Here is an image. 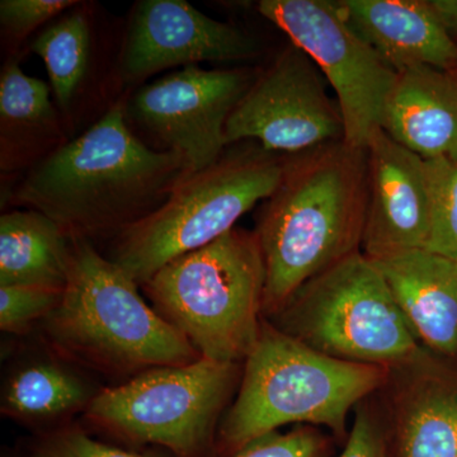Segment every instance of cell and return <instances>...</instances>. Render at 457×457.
Here are the masks:
<instances>
[{
    "instance_id": "obj_22",
    "label": "cell",
    "mask_w": 457,
    "mask_h": 457,
    "mask_svg": "<svg viewBox=\"0 0 457 457\" xmlns=\"http://www.w3.org/2000/svg\"><path fill=\"white\" fill-rule=\"evenodd\" d=\"M429 204L427 251L457 261V158L425 159Z\"/></svg>"
},
{
    "instance_id": "obj_6",
    "label": "cell",
    "mask_w": 457,
    "mask_h": 457,
    "mask_svg": "<svg viewBox=\"0 0 457 457\" xmlns=\"http://www.w3.org/2000/svg\"><path fill=\"white\" fill-rule=\"evenodd\" d=\"M285 164L254 141L225 152L212 167L186 177L154 212L122 231L111 261L145 285L165 264L215 242L272 196Z\"/></svg>"
},
{
    "instance_id": "obj_10",
    "label": "cell",
    "mask_w": 457,
    "mask_h": 457,
    "mask_svg": "<svg viewBox=\"0 0 457 457\" xmlns=\"http://www.w3.org/2000/svg\"><path fill=\"white\" fill-rule=\"evenodd\" d=\"M308 54L291 42L260 71L228 119V145L254 141L270 153L302 154L343 140L338 104Z\"/></svg>"
},
{
    "instance_id": "obj_12",
    "label": "cell",
    "mask_w": 457,
    "mask_h": 457,
    "mask_svg": "<svg viewBox=\"0 0 457 457\" xmlns=\"http://www.w3.org/2000/svg\"><path fill=\"white\" fill-rule=\"evenodd\" d=\"M260 49L245 29L212 20L185 0H143L132 13L121 74L137 83L173 66L252 59Z\"/></svg>"
},
{
    "instance_id": "obj_19",
    "label": "cell",
    "mask_w": 457,
    "mask_h": 457,
    "mask_svg": "<svg viewBox=\"0 0 457 457\" xmlns=\"http://www.w3.org/2000/svg\"><path fill=\"white\" fill-rule=\"evenodd\" d=\"M92 395L79 376L62 366L37 362L18 370L3 393L2 411L17 420H55L87 405Z\"/></svg>"
},
{
    "instance_id": "obj_24",
    "label": "cell",
    "mask_w": 457,
    "mask_h": 457,
    "mask_svg": "<svg viewBox=\"0 0 457 457\" xmlns=\"http://www.w3.org/2000/svg\"><path fill=\"white\" fill-rule=\"evenodd\" d=\"M227 457H330L329 440L317 427L267 433Z\"/></svg>"
},
{
    "instance_id": "obj_23",
    "label": "cell",
    "mask_w": 457,
    "mask_h": 457,
    "mask_svg": "<svg viewBox=\"0 0 457 457\" xmlns=\"http://www.w3.org/2000/svg\"><path fill=\"white\" fill-rule=\"evenodd\" d=\"M62 291L38 286L0 287V328L3 332L23 333L33 321L44 320L62 300Z\"/></svg>"
},
{
    "instance_id": "obj_2",
    "label": "cell",
    "mask_w": 457,
    "mask_h": 457,
    "mask_svg": "<svg viewBox=\"0 0 457 457\" xmlns=\"http://www.w3.org/2000/svg\"><path fill=\"white\" fill-rule=\"evenodd\" d=\"M368 201L366 149L338 140L286 161L254 230L266 266L264 317L306 281L361 252Z\"/></svg>"
},
{
    "instance_id": "obj_11",
    "label": "cell",
    "mask_w": 457,
    "mask_h": 457,
    "mask_svg": "<svg viewBox=\"0 0 457 457\" xmlns=\"http://www.w3.org/2000/svg\"><path fill=\"white\" fill-rule=\"evenodd\" d=\"M260 71H204L186 66L144 87L131 114L167 150L182 156L189 176L215 164L228 146L227 122Z\"/></svg>"
},
{
    "instance_id": "obj_8",
    "label": "cell",
    "mask_w": 457,
    "mask_h": 457,
    "mask_svg": "<svg viewBox=\"0 0 457 457\" xmlns=\"http://www.w3.org/2000/svg\"><path fill=\"white\" fill-rule=\"evenodd\" d=\"M239 363L204 359L143 371L96 394L87 413L114 435L163 446L176 457H203L236 387Z\"/></svg>"
},
{
    "instance_id": "obj_28",
    "label": "cell",
    "mask_w": 457,
    "mask_h": 457,
    "mask_svg": "<svg viewBox=\"0 0 457 457\" xmlns=\"http://www.w3.org/2000/svg\"><path fill=\"white\" fill-rule=\"evenodd\" d=\"M428 4L445 31L457 44V0H428Z\"/></svg>"
},
{
    "instance_id": "obj_13",
    "label": "cell",
    "mask_w": 457,
    "mask_h": 457,
    "mask_svg": "<svg viewBox=\"0 0 457 457\" xmlns=\"http://www.w3.org/2000/svg\"><path fill=\"white\" fill-rule=\"evenodd\" d=\"M420 345L380 392L393 457H457V366Z\"/></svg>"
},
{
    "instance_id": "obj_4",
    "label": "cell",
    "mask_w": 457,
    "mask_h": 457,
    "mask_svg": "<svg viewBox=\"0 0 457 457\" xmlns=\"http://www.w3.org/2000/svg\"><path fill=\"white\" fill-rule=\"evenodd\" d=\"M44 321L56 348L108 371H146L201 359L182 333L147 306L137 282L88 240L71 239L68 282Z\"/></svg>"
},
{
    "instance_id": "obj_21",
    "label": "cell",
    "mask_w": 457,
    "mask_h": 457,
    "mask_svg": "<svg viewBox=\"0 0 457 457\" xmlns=\"http://www.w3.org/2000/svg\"><path fill=\"white\" fill-rule=\"evenodd\" d=\"M55 117L50 87L23 73L17 62H9L0 77L2 137L54 126Z\"/></svg>"
},
{
    "instance_id": "obj_16",
    "label": "cell",
    "mask_w": 457,
    "mask_h": 457,
    "mask_svg": "<svg viewBox=\"0 0 457 457\" xmlns=\"http://www.w3.org/2000/svg\"><path fill=\"white\" fill-rule=\"evenodd\" d=\"M343 16L396 73L416 66L457 71V44L428 0H339Z\"/></svg>"
},
{
    "instance_id": "obj_5",
    "label": "cell",
    "mask_w": 457,
    "mask_h": 457,
    "mask_svg": "<svg viewBox=\"0 0 457 457\" xmlns=\"http://www.w3.org/2000/svg\"><path fill=\"white\" fill-rule=\"evenodd\" d=\"M266 278L254 231L234 228L165 264L144 286L201 357L239 363L260 337Z\"/></svg>"
},
{
    "instance_id": "obj_14",
    "label": "cell",
    "mask_w": 457,
    "mask_h": 457,
    "mask_svg": "<svg viewBox=\"0 0 457 457\" xmlns=\"http://www.w3.org/2000/svg\"><path fill=\"white\" fill-rule=\"evenodd\" d=\"M369 201L361 252L376 261L426 248L429 204L425 159L383 129L370 137Z\"/></svg>"
},
{
    "instance_id": "obj_25",
    "label": "cell",
    "mask_w": 457,
    "mask_h": 457,
    "mask_svg": "<svg viewBox=\"0 0 457 457\" xmlns=\"http://www.w3.org/2000/svg\"><path fill=\"white\" fill-rule=\"evenodd\" d=\"M14 457H154L95 440L82 429H62L44 436Z\"/></svg>"
},
{
    "instance_id": "obj_7",
    "label": "cell",
    "mask_w": 457,
    "mask_h": 457,
    "mask_svg": "<svg viewBox=\"0 0 457 457\" xmlns=\"http://www.w3.org/2000/svg\"><path fill=\"white\" fill-rule=\"evenodd\" d=\"M273 327L326 356L392 368L420 348L374 261L351 254L300 286Z\"/></svg>"
},
{
    "instance_id": "obj_18",
    "label": "cell",
    "mask_w": 457,
    "mask_h": 457,
    "mask_svg": "<svg viewBox=\"0 0 457 457\" xmlns=\"http://www.w3.org/2000/svg\"><path fill=\"white\" fill-rule=\"evenodd\" d=\"M71 237L36 210L0 218V287L38 286L62 291L68 282Z\"/></svg>"
},
{
    "instance_id": "obj_26",
    "label": "cell",
    "mask_w": 457,
    "mask_h": 457,
    "mask_svg": "<svg viewBox=\"0 0 457 457\" xmlns=\"http://www.w3.org/2000/svg\"><path fill=\"white\" fill-rule=\"evenodd\" d=\"M369 399L354 408L356 414L345 447L333 457H393L383 411L370 404Z\"/></svg>"
},
{
    "instance_id": "obj_20",
    "label": "cell",
    "mask_w": 457,
    "mask_h": 457,
    "mask_svg": "<svg viewBox=\"0 0 457 457\" xmlns=\"http://www.w3.org/2000/svg\"><path fill=\"white\" fill-rule=\"evenodd\" d=\"M31 50L44 60L57 104L68 110L88 69L90 27L82 12H71L47 27Z\"/></svg>"
},
{
    "instance_id": "obj_3",
    "label": "cell",
    "mask_w": 457,
    "mask_h": 457,
    "mask_svg": "<svg viewBox=\"0 0 457 457\" xmlns=\"http://www.w3.org/2000/svg\"><path fill=\"white\" fill-rule=\"evenodd\" d=\"M389 368L348 362L312 350L263 318L242 384L219 431L227 456L287 425L345 436L348 414L386 383Z\"/></svg>"
},
{
    "instance_id": "obj_27",
    "label": "cell",
    "mask_w": 457,
    "mask_h": 457,
    "mask_svg": "<svg viewBox=\"0 0 457 457\" xmlns=\"http://www.w3.org/2000/svg\"><path fill=\"white\" fill-rule=\"evenodd\" d=\"M77 4L74 0H2L0 22L8 35L25 37L51 18Z\"/></svg>"
},
{
    "instance_id": "obj_9",
    "label": "cell",
    "mask_w": 457,
    "mask_h": 457,
    "mask_svg": "<svg viewBox=\"0 0 457 457\" xmlns=\"http://www.w3.org/2000/svg\"><path fill=\"white\" fill-rule=\"evenodd\" d=\"M258 12L311 56L337 95L345 137L356 149L383 129L399 74L352 29L338 2L262 0Z\"/></svg>"
},
{
    "instance_id": "obj_15",
    "label": "cell",
    "mask_w": 457,
    "mask_h": 457,
    "mask_svg": "<svg viewBox=\"0 0 457 457\" xmlns=\"http://www.w3.org/2000/svg\"><path fill=\"white\" fill-rule=\"evenodd\" d=\"M374 263L420 345L457 359V261L420 248Z\"/></svg>"
},
{
    "instance_id": "obj_1",
    "label": "cell",
    "mask_w": 457,
    "mask_h": 457,
    "mask_svg": "<svg viewBox=\"0 0 457 457\" xmlns=\"http://www.w3.org/2000/svg\"><path fill=\"white\" fill-rule=\"evenodd\" d=\"M121 104L29 174L16 203L49 216L71 239L117 236L162 206L189 176L182 156L150 149Z\"/></svg>"
},
{
    "instance_id": "obj_17",
    "label": "cell",
    "mask_w": 457,
    "mask_h": 457,
    "mask_svg": "<svg viewBox=\"0 0 457 457\" xmlns=\"http://www.w3.org/2000/svg\"><path fill=\"white\" fill-rule=\"evenodd\" d=\"M383 130L420 158H457V71L416 66L400 73Z\"/></svg>"
}]
</instances>
